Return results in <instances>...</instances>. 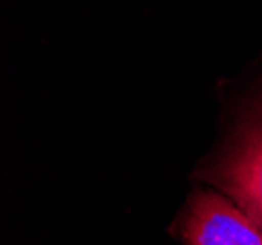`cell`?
Returning <instances> with one entry per match:
<instances>
[{
  "mask_svg": "<svg viewBox=\"0 0 262 245\" xmlns=\"http://www.w3.org/2000/svg\"><path fill=\"white\" fill-rule=\"evenodd\" d=\"M221 190L262 228V116L217 167Z\"/></svg>",
  "mask_w": 262,
  "mask_h": 245,
  "instance_id": "2",
  "label": "cell"
},
{
  "mask_svg": "<svg viewBox=\"0 0 262 245\" xmlns=\"http://www.w3.org/2000/svg\"><path fill=\"white\" fill-rule=\"evenodd\" d=\"M186 245H262V228L227 194L198 190L182 220Z\"/></svg>",
  "mask_w": 262,
  "mask_h": 245,
  "instance_id": "1",
  "label": "cell"
}]
</instances>
